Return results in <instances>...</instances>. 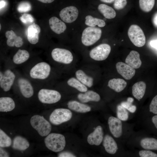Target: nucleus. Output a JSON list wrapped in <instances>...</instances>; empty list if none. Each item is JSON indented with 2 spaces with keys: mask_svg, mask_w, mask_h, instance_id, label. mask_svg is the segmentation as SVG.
I'll list each match as a JSON object with an SVG mask.
<instances>
[{
  "mask_svg": "<svg viewBox=\"0 0 157 157\" xmlns=\"http://www.w3.org/2000/svg\"><path fill=\"white\" fill-rule=\"evenodd\" d=\"M125 63L132 67L135 69L140 68L142 65L139 53L134 50L131 51L126 57Z\"/></svg>",
  "mask_w": 157,
  "mask_h": 157,
  "instance_id": "20",
  "label": "nucleus"
},
{
  "mask_svg": "<svg viewBox=\"0 0 157 157\" xmlns=\"http://www.w3.org/2000/svg\"><path fill=\"white\" fill-rule=\"evenodd\" d=\"M154 22L156 26H157V14H156L154 17Z\"/></svg>",
  "mask_w": 157,
  "mask_h": 157,
  "instance_id": "49",
  "label": "nucleus"
},
{
  "mask_svg": "<svg viewBox=\"0 0 157 157\" xmlns=\"http://www.w3.org/2000/svg\"><path fill=\"white\" fill-rule=\"evenodd\" d=\"M15 107V104L13 99L8 97L0 98V111L7 112L13 110Z\"/></svg>",
  "mask_w": 157,
  "mask_h": 157,
  "instance_id": "26",
  "label": "nucleus"
},
{
  "mask_svg": "<svg viewBox=\"0 0 157 157\" xmlns=\"http://www.w3.org/2000/svg\"><path fill=\"white\" fill-rule=\"evenodd\" d=\"M40 31V26L35 23L28 26L27 30V38L30 43L35 44L38 42Z\"/></svg>",
  "mask_w": 157,
  "mask_h": 157,
  "instance_id": "16",
  "label": "nucleus"
},
{
  "mask_svg": "<svg viewBox=\"0 0 157 157\" xmlns=\"http://www.w3.org/2000/svg\"><path fill=\"white\" fill-rule=\"evenodd\" d=\"M51 56L55 61L65 64H71L73 60V56L69 50L56 48L52 51Z\"/></svg>",
  "mask_w": 157,
  "mask_h": 157,
  "instance_id": "9",
  "label": "nucleus"
},
{
  "mask_svg": "<svg viewBox=\"0 0 157 157\" xmlns=\"http://www.w3.org/2000/svg\"><path fill=\"white\" fill-rule=\"evenodd\" d=\"M19 19L24 24L30 25L32 24L34 19L31 15L28 13H24L20 17Z\"/></svg>",
  "mask_w": 157,
  "mask_h": 157,
  "instance_id": "40",
  "label": "nucleus"
},
{
  "mask_svg": "<svg viewBox=\"0 0 157 157\" xmlns=\"http://www.w3.org/2000/svg\"><path fill=\"white\" fill-rule=\"evenodd\" d=\"M38 97L39 100L42 103L52 104L60 101L61 96L60 93L57 90L42 89L38 92Z\"/></svg>",
  "mask_w": 157,
  "mask_h": 157,
  "instance_id": "7",
  "label": "nucleus"
},
{
  "mask_svg": "<svg viewBox=\"0 0 157 157\" xmlns=\"http://www.w3.org/2000/svg\"><path fill=\"white\" fill-rule=\"evenodd\" d=\"M147 117L157 115V94L152 99L147 111Z\"/></svg>",
  "mask_w": 157,
  "mask_h": 157,
  "instance_id": "37",
  "label": "nucleus"
},
{
  "mask_svg": "<svg viewBox=\"0 0 157 157\" xmlns=\"http://www.w3.org/2000/svg\"><path fill=\"white\" fill-rule=\"evenodd\" d=\"M134 101L133 98L129 97L126 101H123L121 103V105L126 109L128 111L131 113H134L137 109L136 106L132 104Z\"/></svg>",
  "mask_w": 157,
  "mask_h": 157,
  "instance_id": "38",
  "label": "nucleus"
},
{
  "mask_svg": "<svg viewBox=\"0 0 157 157\" xmlns=\"http://www.w3.org/2000/svg\"><path fill=\"white\" fill-rule=\"evenodd\" d=\"M6 3L5 1L3 0H1L0 1V10L4 8L6 5Z\"/></svg>",
  "mask_w": 157,
  "mask_h": 157,
  "instance_id": "45",
  "label": "nucleus"
},
{
  "mask_svg": "<svg viewBox=\"0 0 157 157\" xmlns=\"http://www.w3.org/2000/svg\"><path fill=\"white\" fill-rule=\"evenodd\" d=\"M104 138L102 127L100 126H98L94 131L88 136L87 141L90 145L98 146L103 142Z\"/></svg>",
  "mask_w": 157,
  "mask_h": 157,
  "instance_id": "14",
  "label": "nucleus"
},
{
  "mask_svg": "<svg viewBox=\"0 0 157 157\" xmlns=\"http://www.w3.org/2000/svg\"><path fill=\"white\" fill-rule=\"evenodd\" d=\"M15 78V74L11 70H6L2 78L0 80L1 88L5 92L9 90L13 84Z\"/></svg>",
  "mask_w": 157,
  "mask_h": 157,
  "instance_id": "13",
  "label": "nucleus"
},
{
  "mask_svg": "<svg viewBox=\"0 0 157 157\" xmlns=\"http://www.w3.org/2000/svg\"><path fill=\"white\" fill-rule=\"evenodd\" d=\"M127 3V0H115L113 6L115 9L120 10L124 8Z\"/></svg>",
  "mask_w": 157,
  "mask_h": 157,
  "instance_id": "42",
  "label": "nucleus"
},
{
  "mask_svg": "<svg viewBox=\"0 0 157 157\" xmlns=\"http://www.w3.org/2000/svg\"><path fill=\"white\" fill-rule=\"evenodd\" d=\"M99 11L106 18L111 19L116 16V13L111 7L104 4H99L98 6Z\"/></svg>",
  "mask_w": 157,
  "mask_h": 157,
  "instance_id": "29",
  "label": "nucleus"
},
{
  "mask_svg": "<svg viewBox=\"0 0 157 157\" xmlns=\"http://www.w3.org/2000/svg\"><path fill=\"white\" fill-rule=\"evenodd\" d=\"M12 143L11 138L1 129H0V147H10Z\"/></svg>",
  "mask_w": 157,
  "mask_h": 157,
  "instance_id": "36",
  "label": "nucleus"
},
{
  "mask_svg": "<svg viewBox=\"0 0 157 157\" xmlns=\"http://www.w3.org/2000/svg\"><path fill=\"white\" fill-rule=\"evenodd\" d=\"M67 84L81 92H85L88 90L87 87L81 82L76 78L72 77L67 81Z\"/></svg>",
  "mask_w": 157,
  "mask_h": 157,
  "instance_id": "31",
  "label": "nucleus"
},
{
  "mask_svg": "<svg viewBox=\"0 0 157 157\" xmlns=\"http://www.w3.org/2000/svg\"><path fill=\"white\" fill-rule=\"evenodd\" d=\"M77 97L83 103H87L90 101L98 102L101 99L98 93L91 90H88L84 93H79Z\"/></svg>",
  "mask_w": 157,
  "mask_h": 157,
  "instance_id": "21",
  "label": "nucleus"
},
{
  "mask_svg": "<svg viewBox=\"0 0 157 157\" xmlns=\"http://www.w3.org/2000/svg\"><path fill=\"white\" fill-rule=\"evenodd\" d=\"M108 124L110 131L116 138H121L123 133L122 121L117 117L110 116L108 119Z\"/></svg>",
  "mask_w": 157,
  "mask_h": 157,
  "instance_id": "10",
  "label": "nucleus"
},
{
  "mask_svg": "<svg viewBox=\"0 0 157 157\" xmlns=\"http://www.w3.org/2000/svg\"><path fill=\"white\" fill-rule=\"evenodd\" d=\"M44 3H50L53 2L54 0H38Z\"/></svg>",
  "mask_w": 157,
  "mask_h": 157,
  "instance_id": "47",
  "label": "nucleus"
},
{
  "mask_svg": "<svg viewBox=\"0 0 157 157\" xmlns=\"http://www.w3.org/2000/svg\"><path fill=\"white\" fill-rule=\"evenodd\" d=\"M140 145L143 149L157 151V138L152 137H144L140 140Z\"/></svg>",
  "mask_w": 157,
  "mask_h": 157,
  "instance_id": "22",
  "label": "nucleus"
},
{
  "mask_svg": "<svg viewBox=\"0 0 157 157\" xmlns=\"http://www.w3.org/2000/svg\"><path fill=\"white\" fill-rule=\"evenodd\" d=\"M30 122L32 127L42 136L47 135L51 131L50 124L43 116L35 115L31 117Z\"/></svg>",
  "mask_w": 157,
  "mask_h": 157,
  "instance_id": "3",
  "label": "nucleus"
},
{
  "mask_svg": "<svg viewBox=\"0 0 157 157\" xmlns=\"http://www.w3.org/2000/svg\"><path fill=\"white\" fill-rule=\"evenodd\" d=\"M59 157H74L76 156L71 152L64 151L61 152L58 155Z\"/></svg>",
  "mask_w": 157,
  "mask_h": 157,
  "instance_id": "43",
  "label": "nucleus"
},
{
  "mask_svg": "<svg viewBox=\"0 0 157 157\" xmlns=\"http://www.w3.org/2000/svg\"><path fill=\"white\" fill-rule=\"evenodd\" d=\"M85 24L90 26L94 27L97 25L98 27H103L106 25L105 22L103 19L94 17L90 15L85 17Z\"/></svg>",
  "mask_w": 157,
  "mask_h": 157,
  "instance_id": "32",
  "label": "nucleus"
},
{
  "mask_svg": "<svg viewBox=\"0 0 157 157\" xmlns=\"http://www.w3.org/2000/svg\"><path fill=\"white\" fill-rule=\"evenodd\" d=\"M146 86L145 83L140 81L135 83L132 87V94L136 99L139 101L144 97Z\"/></svg>",
  "mask_w": 157,
  "mask_h": 157,
  "instance_id": "23",
  "label": "nucleus"
},
{
  "mask_svg": "<svg viewBox=\"0 0 157 157\" xmlns=\"http://www.w3.org/2000/svg\"><path fill=\"white\" fill-rule=\"evenodd\" d=\"M29 56V53L27 51L19 49L13 56V61L15 64H21L26 61Z\"/></svg>",
  "mask_w": 157,
  "mask_h": 157,
  "instance_id": "30",
  "label": "nucleus"
},
{
  "mask_svg": "<svg viewBox=\"0 0 157 157\" xmlns=\"http://www.w3.org/2000/svg\"><path fill=\"white\" fill-rule=\"evenodd\" d=\"M17 9L19 13H26L31 10V3L28 2L22 1L18 5Z\"/></svg>",
  "mask_w": 157,
  "mask_h": 157,
  "instance_id": "39",
  "label": "nucleus"
},
{
  "mask_svg": "<svg viewBox=\"0 0 157 157\" xmlns=\"http://www.w3.org/2000/svg\"><path fill=\"white\" fill-rule=\"evenodd\" d=\"M8 153L2 147L0 148V157H9Z\"/></svg>",
  "mask_w": 157,
  "mask_h": 157,
  "instance_id": "44",
  "label": "nucleus"
},
{
  "mask_svg": "<svg viewBox=\"0 0 157 157\" xmlns=\"http://www.w3.org/2000/svg\"><path fill=\"white\" fill-rule=\"evenodd\" d=\"M100 1L106 3H111L114 1L115 0H100Z\"/></svg>",
  "mask_w": 157,
  "mask_h": 157,
  "instance_id": "48",
  "label": "nucleus"
},
{
  "mask_svg": "<svg viewBox=\"0 0 157 157\" xmlns=\"http://www.w3.org/2000/svg\"><path fill=\"white\" fill-rule=\"evenodd\" d=\"M72 117V113L69 109L59 108L54 110L51 114L49 121L52 124L58 125L69 120Z\"/></svg>",
  "mask_w": 157,
  "mask_h": 157,
  "instance_id": "6",
  "label": "nucleus"
},
{
  "mask_svg": "<svg viewBox=\"0 0 157 157\" xmlns=\"http://www.w3.org/2000/svg\"><path fill=\"white\" fill-rule=\"evenodd\" d=\"M111 50L109 45L101 44L92 49L89 52V56L92 59L97 61L106 60L109 56Z\"/></svg>",
  "mask_w": 157,
  "mask_h": 157,
  "instance_id": "8",
  "label": "nucleus"
},
{
  "mask_svg": "<svg viewBox=\"0 0 157 157\" xmlns=\"http://www.w3.org/2000/svg\"><path fill=\"white\" fill-rule=\"evenodd\" d=\"M155 0H139V5L143 11L148 13L150 11L154 5Z\"/></svg>",
  "mask_w": 157,
  "mask_h": 157,
  "instance_id": "34",
  "label": "nucleus"
},
{
  "mask_svg": "<svg viewBox=\"0 0 157 157\" xmlns=\"http://www.w3.org/2000/svg\"><path fill=\"white\" fill-rule=\"evenodd\" d=\"M101 35L102 31L100 28L94 26L87 27L82 32L81 42L85 46H90L99 40Z\"/></svg>",
  "mask_w": 157,
  "mask_h": 157,
  "instance_id": "2",
  "label": "nucleus"
},
{
  "mask_svg": "<svg viewBox=\"0 0 157 157\" xmlns=\"http://www.w3.org/2000/svg\"><path fill=\"white\" fill-rule=\"evenodd\" d=\"M49 23L51 30L58 34L63 33L67 28L65 23L55 17L51 18L49 20Z\"/></svg>",
  "mask_w": 157,
  "mask_h": 157,
  "instance_id": "19",
  "label": "nucleus"
},
{
  "mask_svg": "<svg viewBox=\"0 0 157 157\" xmlns=\"http://www.w3.org/2000/svg\"><path fill=\"white\" fill-rule=\"evenodd\" d=\"M118 73L126 80H130L135 75V69L126 63L118 62L116 65Z\"/></svg>",
  "mask_w": 157,
  "mask_h": 157,
  "instance_id": "12",
  "label": "nucleus"
},
{
  "mask_svg": "<svg viewBox=\"0 0 157 157\" xmlns=\"http://www.w3.org/2000/svg\"><path fill=\"white\" fill-rule=\"evenodd\" d=\"M128 35L131 41L135 46L141 47L145 45V35L142 29L138 25H131L128 29Z\"/></svg>",
  "mask_w": 157,
  "mask_h": 157,
  "instance_id": "4",
  "label": "nucleus"
},
{
  "mask_svg": "<svg viewBox=\"0 0 157 157\" xmlns=\"http://www.w3.org/2000/svg\"><path fill=\"white\" fill-rule=\"evenodd\" d=\"M5 36L7 38V44L9 47L15 46L17 47H19L23 44L22 38L19 36H17L12 30L7 31Z\"/></svg>",
  "mask_w": 157,
  "mask_h": 157,
  "instance_id": "18",
  "label": "nucleus"
},
{
  "mask_svg": "<svg viewBox=\"0 0 157 157\" xmlns=\"http://www.w3.org/2000/svg\"><path fill=\"white\" fill-rule=\"evenodd\" d=\"M29 146V143L25 138L20 136L15 137L13 139L12 147L15 149L24 150Z\"/></svg>",
  "mask_w": 157,
  "mask_h": 157,
  "instance_id": "28",
  "label": "nucleus"
},
{
  "mask_svg": "<svg viewBox=\"0 0 157 157\" xmlns=\"http://www.w3.org/2000/svg\"><path fill=\"white\" fill-rule=\"evenodd\" d=\"M127 84V82L123 79L113 78L109 81L108 85L111 89L116 92H119L124 89Z\"/></svg>",
  "mask_w": 157,
  "mask_h": 157,
  "instance_id": "25",
  "label": "nucleus"
},
{
  "mask_svg": "<svg viewBox=\"0 0 157 157\" xmlns=\"http://www.w3.org/2000/svg\"><path fill=\"white\" fill-rule=\"evenodd\" d=\"M67 105L69 109L78 113H85L91 110L89 106L76 101H70L68 102Z\"/></svg>",
  "mask_w": 157,
  "mask_h": 157,
  "instance_id": "24",
  "label": "nucleus"
},
{
  "mask_svg": "<svg viewBox=\"0 0 157 157\" xmlns=\"http://www.w3.org/2000/svg\"><path fill=\"white\" fill-rule=\"evenodd\" d=\"M103 145L106 151L111 154H114L117 151L118 147L114 139L109 135L107 134L104 138Z\"/></svg>",
  "mask_w": 157,
  "mask_h": 157,
  "instance_id": "17",
  "label": "nucleus"
},
{
  "mask_svg": "<svg viewBox=\"0 0 157 157\" xmlns=\"http://www.w3.org/2000/svg\"><path fill=\"white\" fill-rule=\"evenodd\" d=\"M116 114L117 117L122 121H126L129 119L128 111L121 105L117 107Z\"/></svg>",
  "mask_w": 157,
  "mask_h": 157,
  "instance_id": "35",
  "label": "nucleus"
},
{
  "mask_svg": "<svg viewBox=\"0 0 157 157\" xmlns=\"http://www.w3.org/2000/svg\"><path fill=\"white\" fill-rule=\"evenodd\" d=\"M0 30H1V25L0 24Z\"/></svg>",
  "mask_w": 157,
  "mask_h": 157,
  "instance_id": "50",
  "label": "nucleus"
},
{
  "mask_svg": "<svg viewBox=\"0 0 157 157\" xmlns=\"http://www.w3.org/2000/svg\"><path fill=\"white\" fill-rule=\"evenodd\" d=\"M78 10L73 6L66 7L62 9L60 12L59 16L64 22L70 23L75 21L78 18Z\"/></svg>",
  "mask_w": 157,
  "mask_h": 157,
  "instance_id": "11",
  "label": "nucleus"
},
{
  "mask_svg": "<svg viewBox=\"0 0 157 157\" xmlns=\"http://www.w3.org/2000/svg\"><path fill=\"white\" fill-rule=\"evenodd\" d=\"M150 44L152 46L157 49V40H154L151 42Z\"/></svg>",
  "mask_w": 157,
  "mask_h": 157,
  "instance_id": "46",
  "label": "nucleus"
},
{
  "mask_svg": "<svg viewBox=\"0 0 157 157\" xmlns=\"http://www.w3.org/2000/svg\"><path fill=\"white\" fill-rule=\"evenodd\" d=\"M147 121L149 131L157 135V115L148 117Z\"/></svg>",
  "mask_w": 157,
  "mask_h": 157,
  "instance_id": "33",
  "label": "nucleus"
},
{
  "mask_svg": "<svg viewBox=\"0 0 157 157\" xmlns=\"http://www.w3.org/2000/svg\"><path fill=\"white\" fill-rule=\"evenodd\" d=\"M44 143L47 148L54 152L62 151L66 144L65 137L62 134L55 133L49 134L45 138Z\"/></svg>",
  "mask_w": 157,
  "mask_h": 157,
  "instance_id": "1",
  "label": "nucleus"
},
{
  "mask_svg": "<svg viewBox=\"0 0 157 157\" xmlns=\"http://www.w3.org/2000/svg\"><path fill=\"white\" fill-rule=\"evenodd\" d=\"M18 84L20 91L24 97L29 98L33 95V88L27 79L24 78H20L18 79Z\"/></svg>",
  "mask_w": 157,
  "mask_h": 157,
  "instance_id": "15",
  "label": "nucleus"
},
{
  "mask_svg": "<svg viewBox=\"0 0 157 157\" xmlns=\"http://www.w3.org/2000/svg\"><path fill=\"white\" fill-rule=\"evenodd\" d=\"M51 71L50 65L45 62L39 63L35 65L30 70L29 75L33 79L43 80L49 75Z\"/></svg>",
  "mask_w": 157,
  "mask_h": 157,
  "instance_id": "5",
  "label": "nucleus"
},
{
  "mask_svg": "<svg viewBox=\"0 0 157 157\" xmlns=\"http://www.w3.org/2000/svg\"><path fill=\"white\" fill-rule=\"evenodd\" d=\"M138 154L140 157H157V153L150 150H141L139 151Z\"/></svg>",
  "mask_w": 157,
  "mask_h": 157,
  "instance_id": "41",
  "label": "nucleus"
},
{
  "mask_svg": "<svg viewBox=\"0 0 157 157\" xmlns=\"http://www.w3.org/2000/svg\"><path fill=\"white\" fill-rule=\"evenodd\" d=\"M76 78L87 87L91 88L93 84V78L87 75L81 69H78L75 72Z\"/></svg>",
  "mask_w": 157,
  "mask_h": 157,
  "instance_id": "27",
  "label": "nucleus"
}]
</instances>
